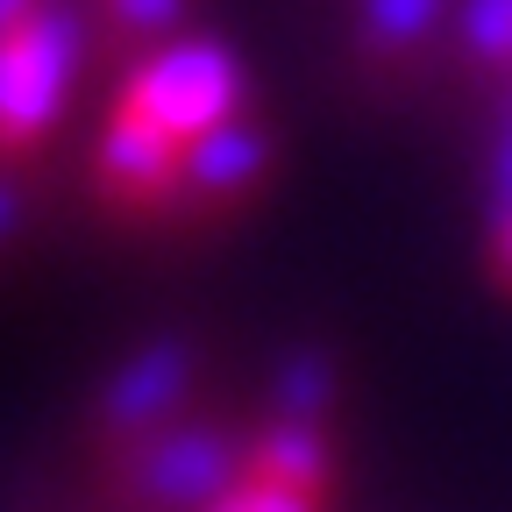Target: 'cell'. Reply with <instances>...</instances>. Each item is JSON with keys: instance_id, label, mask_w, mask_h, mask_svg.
<instances>
[{"instance_id": "obj_3", "label": "cell", "mask_w": 512, "mask_h": 512, "mask_svg": "<svg viewBox=\"0 0 512 512\" xmlns=\"http://www.w3.org/2000/svg\"><path fill=\"white\" fill-rule=\"evenodd\" d=\"M100 185L114 200H136V207L171 200V185H185V143L171 128L114 107V121L100 128Z\"/></svg>"}, {"instance_id": "obj_14", "label": "cell", "mask_w": 512, "mask_h": 512, "mask_svg": "<svg viewBox=\"0 0 512 512\" xmlns=\"http://www.w3.org/2000/svg\"><path fill=\"white\" fill-rule=\"evenodd\" d=\"M498 256H505V271H512V207H498Z\"/></svg>"}, {"instance_id": "obj_5", "label": "cell", "mask_w": 512, "mask_h": 512, "mask_svg": "<svg viewBox=\"0 0 512 512\" xmlns=\"http://www.w3.org/2000/svg\"><path fill=\"white\" fill-rule=\"evenodd\" d=\"M264 164H271V136L256 121H242V114L214 121L207 136L185 143V185L207 192V200H235V192H249L256 178H264Z\"/></svg>"}, {"instance_id": "obj_12", "label": "cell", "mask_w": 512, "mask_h": 512, "mask_svg": "<svg viewBox=\"0 0 512 512\" xmlns=\"http://www.w3.org/2000/svg\"><path fill=\"white\" fill-rule=\"evenodd\" d=\"M178 8H185V0H107L114 29H128V36H164L178 22Z\"/></svg>"}, {"instance_id": "obj_1", "label": "cell", "mask_w": 512, "mask_h": 512, "mask_svg": "<svg viewBox=\"0 0 512 512\" xmlns=\"http://www.w3.org/2000/svg\"><path fill=\"white\" fill-rule=\"evenodd\" d=\"M86 57V29L72 8H43L0 36V150H29L43 128L57 121L72 72Z\"/></svg>"}, {"instance_id": "obj_11", "label": "cell", "mask_w": 512, "mask_h": 512, "mask_svg": "<svg viewBox=\"0 0 512 512\" xmlns=\"http://www.w3.org/2000/svg\"><path fill=\"white\" fill-rule=\"evenodd\" d=\"M320 491H299V484H278V477H249L235 491L214 498V512H313Z\"/></svg>"}, {"instance_id": "obj_15", "label": "cell", "mask_w": 512, "mask_h": 512, "mask_svg": "<svg viewBox=\"0 0 512 512\" xmlns=\"http://www.w3.org/2000/svg\"><path fill=\"white\" fill-rule=\"evenodd\" d=\"M8 221H15V192L0 185V235H8Z\"/></svg>"}, {"instance_id": "obj_8", "label": "cell", "mask_w": 512, "mask_h": 512, "mask_svg": "<svg viewBox=\"0 0 512 512\" xmlns=\"http://www.w3.org/2000/svg\"><path fill=\"white\" fill-rule=\"evenodd\" d=\"M448 0H363V36L377 50H413L434 22H441Z\"/></svg>"}, {"instance_id": "obj_4", "label": "cell", "mask_w": 512, "mask_h": 512, "mask_svg": "<svg viewBox=\"0 0 512 512\" xmlns=\"http://www.w3.org/2000/svg\"><path fill=\"white\" fill-rule=\"evenodd\" d=\"M136 484L157 505H214L221 491H235V448L214 427H178L136 456Z\"/></svg>"}, {"instance_id": "obj_10", "label": "cell", "mask_w": 512, "mask_h": 512, "mask_svg": "<svg viewBox=\"0 0 512 512\" xmlns=\"http://www.w3.org/2000/svg\"><path fill=\"white\" fill-rule=\"evenodd\" d=\"M463 50L484 57V64H512V0H463Z\"/></svg>"}, {"instance_id": "obj_6", "label": "cell", "mask_w": 512, "mask_h": 512, "mask_svg": "<svg viewBox=\"0 0 512 512\" xmlns=\"http://www.w3.org/2000/svg\"><path fill=\"white\" fill-rule=\"evenodd\" d=\"M185 392V349L178 342H150L136 363H121L107 384V420L114 427H150L171 413V399Z\"/></svg>"}, {"instance_id": "obj_7", "label": "cell", "mask_w": 512, "mask_h": 512, "mask_svg": "<svg viewBox=\"0 0 512 512\" xmlns=\"http://www.w3.org/2000/svg\"><path fill=\"white\" fill-rule=\"evenodd\" d=\"M256 477H278V484H299V491H320L328 484V441H320V427L313 420H278V427H264L256 434Z\"/></svg>"}, {"instance_id": "obj_9", "label": "cell", "mask_w": 512, "mask_h": 512, "mask_svg": "<svg viewBox=\"0 0 512 512\" xmlns=\"http://www.w3.org/2000/svg\"><path fill=\"white\" fill-rule=\"evenodd\" d=\"M328 392H335V370H328V356H320V349H299V356L278 363V406H285L292 420H320Z\"/></svg>"}, {"instance_id": "obj_2", "label": "cell", "mask_w": 512, "mask_h": 512, "mask_svg": "<svg viewBox=\"0 0 512 512\" xmlns=\"http://www.w3.org/2000/svg\"><path fill=\"white\" fill-rule=\"evenodd\" d=\"M242 100V64L235 50H221L214 36H185V43H164L157 57H143L121 86V107L143 114L157 128H171L178 143L207 136L214 121H228Z\"/></svg>"}, {"instance_id": "obj_13", "label": "cell", "mask_w": 512, "mask_h": 512, "mask_svg": "<svg viewBox=\"0 0 512 512\" xmlns=\"http://www.w3.org/2000/svg\"><path fill=\"white\" fill-rule=\"evenodd\" d=\"M491 200L512 207V107H505V128H498V164H491Z\"/></svg>"}]
</instances>
